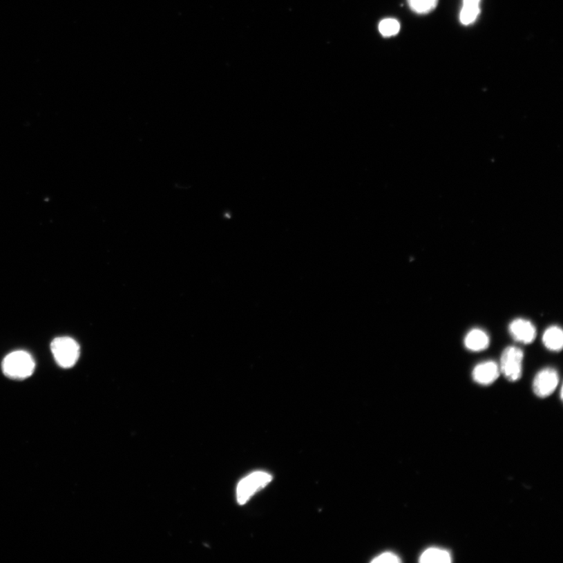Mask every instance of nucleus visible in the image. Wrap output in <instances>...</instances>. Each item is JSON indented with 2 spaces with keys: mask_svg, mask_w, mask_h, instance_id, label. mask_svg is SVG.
I'll return each instance as SVG.
<instances>
[{
  "mask_svg": "<svg viewBox=\"0 0 563 563\" xmlns=\"http://www.w3.org/2000/svg\"><path fill=\"white\" fill-rule=\"evenodd\" d=\"M3 371L6 376L14 379H25L32 375L35 361L26 352H12L3 361Z\"/></svg>",
  "mask_w": 563,
  "mask_h": 563,
  "instance_id": "1",
  "label": "nucleus"
},
{
  "mask_svg": "<svg viewBox=\"0 0 563 563\" xmlns=\"http://www.w3.org/2000/svg\"><path fill=\"white\" fill-rule=\"evenodd\" d=\"M51 351L57 363L64 369L72 368L80 356L79 343L70 337L56 338L51 343Z\"/></svg>",
  "mask_w": 563,
  "mask_h": 563,
  "instance_id": "2",
  "label": "nucleus"
},
{
  "mask_svg": "<svg viewBox=\"0 0 563 563\" xmlns=\"http://www.w3.org/2000/svg\"><path fill=\"white\" fill-rule=\"evenodd\" d=\"M524 352L517 347L504 350L500 360V372L508 381H518L523 374Z\"/></svg>",
  "mask_w": 563,
  "mask_h": 563,
  "instance_id": "3",
  "label": "nucleus"
},
{
  "mask_svg": "<svg viewBox=\"0 0 563 563\" xmlns=\"http://www.w3.org/2000/svg\"><path fill=\"white\" fill-rule=\"evenodd\" d=\"M272 479L271 474L263 471L254 472L242 479L237 486V502L245 505L258 491L263 489Z\"/></svg>",
  "mask_w": 563,
  "mask_h": 563,
  "instance_id": "4",
  "label": "nucleus"
},
{
  "mask_svg": "<svg viewBox=\"0 0 563 563\" xmlns=\"http://www.w3.org/2000/svg\"><path fill=\"white\" fill-rule=\"evenodd\" d=\"M560 382L558 372L552 368H546L537 373L533 383V392L539 398L544 399L553 394Z\"/></svg>",
  "mask_w": 563,
  "mask_h": 563,
  "instance_id": "5",
  "label": "nucleus"
},
{
  "mask_svg": "<svg viewBox=\"0 0 563 563\" xmlns=\"http://www.w3.org/2000/svg\"><path fill=\"white\" fill-rule=\"evenodd\" d=\"M509 334L515 341L528 345L535 340L537 330L529 320L517 318L509 324Z\"/></svg>",
  "mask_w": 563,
  "mask_h": 563,
  "instance_id": "6",
  "label": "nucleus"
},
{
  "mask_svg": "<svg viewBox=\"0 0 563 563\" xmlns=\"http://www.w3.org/2000/svg\"><path fill=\"white\" fill-rule=\"evenodd\" d=\"M501 374L499 365L494 361H486L473 369L472 376L477 383L488 386L495 382Z\"/></svg>",
  "mask_w": 563,
  "mask_h": 563,
  "instance_id": "7",
  "label": "nucleus"
},
{
  "mask_svg": "<svg viewBox=\"0 0 563 563\" xmlns=\"http://www.w3.org/2000/svg\"><path fill=\"white\" fill-rule=\"evenodd\" d=\"M465 347L471 352H481L490 345V337L481 329H473L468 333L464 340Z\"/></svg>",
  "mask_w": 563,
  "mask_h": 563,
  "instance_id": "8",
  "label": "nucleus"
},
{
  "mask_svg": "<svg viewBox=\"0 0 563 563\" xmlns=\"http://www.w3.org/2000/svg\"><path fill=\"white\" fill-rule=\"evenodd\" d=\"M542 341L545 347L552 352H560L563 346V333L560 327L553 325L545 330Z\"/></svg>",
  "mask_w": 563,
  "mask_h": 563,
  "instance_id": "9",
  "label": "nucleus"
},
{
  "mask_svg": "<svg viewBox=\"0 0 563 563\" xmlns=\"http://www.w3.org/2000/svg\"><path fill=\"white\" fill-rule=\"evenodd\" d=\"M452 561V555L447 550L438 548L426 549L419 560L422 563H449Z\"/></svg>",
  "mask_w": 563,
  "mask_h": 563,
  "instance_id": "10",
  "label": "nucleus"
},
{
  "mask_svg": "<svg viewBox=\"0 0 563 563\" xmlns=\"http://www.w3.org/2000/svg\"><path fill=\"white\" fill-rule=\"evenodd\" d=\"M481 13L479 6H462L460 12V21L462 25L470 26L475 22Z\"/></svg>",
  "mask_w": 563,
  "mask_h": 563,
  "instance_id": "11",
  "label": "nucleus"
},
{
  "mask_svg": "<svg viewBox=\"0 0 563 563\" xmlns=\"http://www.w3.org/2000/svg\"><path fill=\"white\" fill-rule=\"evenodd\" d=\"M411 9L419 15H426L434 10L438 0H408Z\"/></svg>",
  "mask_w": 563,
  "mask_h": 563,
  "instance_id": "12",
  "label": "nucleus"
},
{
  "mask_svg": "<svg viewBox=\"0 0 563 563\" xmlns=\"http://www.w3.org/2000/svg\"><path fill=\"white\" fill-rule=\"evenodd\" d=\"M400 23L393 19L383 20L379 26V30L385 37H393L400 31Z\"/></svg>",
  "mask_w": 563,
  "mask_h": 563,
  "instance_id": "13",
  "label": "nucleus"
},
{
  "mask_svg": "<svg viewBox=\"0 0 563 563\" xmlns=\"http://www.w3.org/2000/svg\"><path fill=\"white\" fill-rule=\"evenodd\" d=\"M401 562L398 555L392 553H385L372 561L373 563H398Z\"/></svg>",
  "mask_w": 563,
  "mask_h": 563,
  "instance_id": "14",
  "label": "nucleus"
},
{
  "mask_svg": "<svg viewBox=\"0 0 563 563\" xmlns=\"http://www.w3.org/2000/svg\"><path fill=\"white\" fill-rule=\"evenodd\" d=\"M481 0H464V5L466 6H479Z\"/></svg>",
  "mask_w": 563,
  "mask_h": 563,
  "instance_id": "15",
  "label": "nucleus"
}]
</instances>
